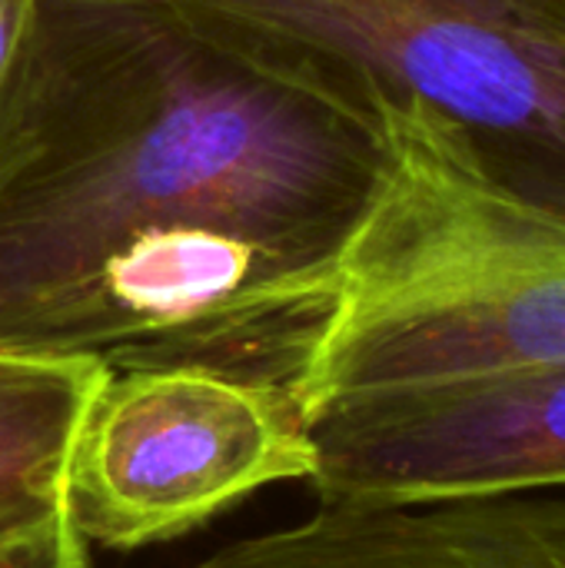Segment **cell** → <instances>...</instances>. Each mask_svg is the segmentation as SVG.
Masks as SVG:
<instances>
[{
  "label": "cell",
  "mask_w": 565,
  "mask_h": 568,
  "mask_svg": "<svg viewBox=\"0 0 565 568\" xmlns=\"http://www.w3.org/2000/svg\"><path fill=\"white\" fill-rule=\"evenodd\" d=\"M393 163L346 63L170 0H40L0 100V353L306 406Z\"/></svg>",
  "instance_id": "6da1fadb"
},
{
  "label": "cell",
  "mask_w": 565,
  "mask_h": 568,
  "mask_svg": "<svg viewBox=\"0 0 565 568\" xmlns=\"http://www.w3.org/2000/svg\"><path fill=\"white\" fill-rule=\"evenodd\" d=\"M193 568H565V496L323 503Z\"/></svg>",
  "instance_id": "8992f818"
},
{
  "label": "cell",
  "mask_w": 565,
  "mask_h": 568,
  "mask_svg": "<svg viewBox=\"0 0 565 568\" xmlns=\"http://www.w3.org/2000/svg\"><path fill=\"white\" fill-rule=\"evenodd\" d=\"M433 110L476 170L565 220V0H170Z\"/></svg>",
  "instance_id": "3957f363"
},
{
  "label": "cell",
  "mask_w": 565,
  "mask_h": 568,
  "mask_svg": "<svg viewBox=\"0 0 565 568\" xmlns=\"http://www.w3.org/2000/svg\"><path fill=\"white\" fill-rule=\"evenodd\" d=\"M40 0H0V100L23 60Z\"/></svg>",
  "instance_id": "9c48e42d"
},
{
  "label": "cell",
  "mask_w": 565,
  "mask_h": 568,
  "mask_svg": "<svg viewBox=\"0 0 565 568\" xmlns=\"http://www.w3.org/2000/svg\"><path fill=\"white\" fill-rule=\"evenodd\" d=\"M107 373L90 359L0 353V526L63 506L67 453Z\"/></svg>",
  "instance_id": "52a82bcc"
},
{
  "label": "cell",
  "mask_w": 565,
  "mask_h": 568,
  "mask_svg": "<svg viewBox=\"0 0 565 568\" xmlns=\"http://www.w3.org/2000/svg\"><path fill=\"white\" fill-rule=\"evenodd\" d=\"M0 568H93L90 546L63 506L33 519L0 526Z\"/></svg>",
  "instance_id": "ba28073f"
},
{
  "label": "cell",
  "mask_w": 565,
  "mask_h": 568,
  "mask_svg": "<svg viewBox=\"0 0 565 568\" xmlns=\"http://www.w3.org/2000/svg\"><path fill=\"white\" fill-rule=\"evenodd\" d=\"M310 436L320 503L565 493V363L340 393Z\"/></svg>",
  "instance_id": "5b68a950"
},
{
  "label": "cell",
  "mask_w": 565,
  "mask_h": 568,
  "mask_svg": "<svg viewBox=\"0 0 565 568\" xmlns=\"http://www.w3.org/2000/svg\"><path fill=\"white\" fill-rule=\"evenodd\" d=\"M396 163L360 230L306 413L340 393L565 363V220L493 186L433 110L390 100Z\"/></svg>",
  "instance_id": "7a4b0ae2"
},
{
  "label": "cell",
  "mask_w": 565,
  "mask_h": 568,
  "mask_svg": "<svg viewBox=\"0 0 565 568\" xmlns=\"http://www.w3.org/2000/svg\"><path fill=\"white\" fill-rule=\"evenodd\" d=\"M313 466L310 413L290 389L203 369L107 373L67 453L63 513L87 546L127 552Z\"/></svg>",
  "instance_id": "277c9868"
}]
</instances>
